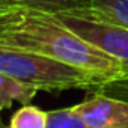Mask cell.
<instances>
[{
  "mask_svg": "<svg viewBox=\"0 0 128 128\" xmlns=\"http://www.w3.org/2000/svg\"><path fill=\"white\" fill-rule=\"evenodd\" d=\"M0 45L36 51L102 77L124 76L122 62L62 24L54 15L23 9L21 18L0 36Z\"/></svg>",
  "mask_w": 128,
  "mask_h": 128,
  "instance_id": "1",
  "label": "cell"
},
{
  "mask_svg": "<svg viewBox=\"0 0 128 128\" xmlns=\"http://www.w3.org/2000/svg\"><path fill=\"white\" fill-rule=\"evenodd\" d=\"M0 71L44 92L94 89L106 82L94 72L53 57L6 45H0Z\"/></svg>",
  "mask_w": 128,
  "mask_h": 128,
  "instance_id": "2",
  "label": "cell"
},
{
  "mask_svg": "<svg viewBox=\"0 0 128 128\" xmlns=\"http://www.w3.org/2000/svg\"><path fill=\"white\" fill-rule=\"evenodd\" d=\"M51 15L86 41L119 59L122 62L124 76H128V27L80 14L62 12Z\"/></svg>",
  "mask_w": 128,
  "mask_h": 128,
  "instance_id": "3",
  "label": "cell"
},
{
  "mask_svg": "<svg viewBox=\"0 0 128 128\" xmlns=\"http://www.w3.org/2000/svg\"><path fill=\"white\" fill-rule=\"evenodd\" d=\"M74 108L86 128H128V101L98 89Z\"/></svg>",
  "mask_w": 128,
  "mask_h": 128,
  "instance_id": "4",
  "label": "cell"
},
{
  "mask_svg": "<svg viewBox=\"0 0 128 128\" xmlns=\"http://www.w3.org/2000/svg\"><path fill=\"white\" fill-rule=\"evenodd\" d=\"M92 0H0V8H21L45 14L78 12L90 6Z\"/></svg>",
  "mask_w": 128,
  "mask_h": 128,
  "instance_id": "5",
  "label": "cell"
},
{
  "mask_svg": "<svg viewBox=\"0 0 128 128\" xmlns=\"http://www.w3.org/2000/svg\"><path fill=\"white\" fill-rule=\"evenodd\" d=\"M38 92L36 88L0 71V114L3 110L11 108L14 102L30 104Z\"/></svg>",
  "mask_w": 128,
  "mask_h": 128,
  "instance_id": "6",
  "label": "cell"
},
{
  "mask_svg": "<svg viewBox=\"0 0 128 128\" xmlns=\"http://www.w3.org/2000/svg\"><path fill=\"white\" fill-rule=\"evenodd\" d=\"M68 14H80L128 27V0H92L88 9Z\"/></svg>",
  "mask_w": 128,
  "mask_h": 128,
  "instance_id": "7",
  "label": "cell"
},
{
  "mask_svg": "<svg viewBox=\"0 0 128 128\" xmlns=\"http://www.w3.org/2000/svg\"><path fill=\"white\" fill-rule=\"evenodd\" d=\"M11 128H47V112L42 108L24 104L18 108L9 120Z\"/></svg>",
  "mask_w": 128,
  "mask_h": 128,
  "instance_id": "8",
  "label": "cell"
},
{
  "mask_svg": "<svg viewBox=\"0 0 128 128\" xmlns=\"http://www.w3.org/2000/svg\"><path fill=\"white\" fill-rule=\"evenodd\" d=\"M47 128H86L74 106L47 112Z\"/></svg>",
  "mask_w": 128,
  "mask_h": 128,
  "instance_id": "9",
  "label": "cell"
},
{
  "mask_svg": "<svg viewBox=\"0 0 128 128\" xmlns=\"http://www.w3.org/2000/svg\"><path fill=\"white\" fill-rule=\"evenodd\" d=\"M21 8H0V36L5 35L21 18Z\"/></svg>",
  "mask_w": 128,
  "mask_h": 128,
  "instance_id": "10",
  "label": "cell"
}]
</instances>
